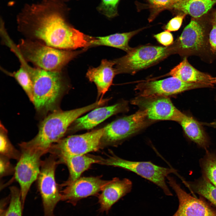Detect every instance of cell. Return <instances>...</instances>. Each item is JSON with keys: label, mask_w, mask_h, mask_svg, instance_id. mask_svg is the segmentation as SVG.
<instances>
[{"label": "cell", "mask_w": 216, "mask_h": 216, "mask_svg": "<svg viewBox=\"0 0 216 216\" xmlns=\"http://www.w3.org/2000/svg\"><path fill=\"white\" fill-rule=\"evenodd\" d=\"M58 0L26 5L18 15V29L26 39L55 48L72 50L89 47L92 37L68 23Z\"/></svg>", "instance_id": "obj_1"}, {"label": "cell", "mask_w": 216, "mask_h": 216, "mask_svg": "<svg viewBox=\"0 0 216 216\" xmlns=\"http://www.w3.org/2000/svg\"><path fill=\"white\" fill-rule=\"evenodd\" d=\"M32 80L33 103L37 113L44 118L59 110V104L65 89L62 70L49 71L29 64L21 56L18 57Z\"/></svg>", "instance_id": "obj_2"}, {"label": "cell", "mask_w": 216, "mask_h": 216, "mask_svg": "<svg viewBox=\"0 0 216 216\" xmlns=\"http://www.w3.org/2000/svg\"><path fill=\"white\" fill-rule=\"evenodd\" d=\"M102 105V102L98 100L81 108L65 111L59 110L51 113L40 123L36 136L29 141L21 143L45 154L52 145L62 138L69 126L79 116Z\"/></svg>", "instance_id": "obj_3"}, {"label": "cell", "mask_w": 216, "mask_h": 216, "mask_svg": "<svg viewBox=\"0 0 216 216\" xmlns=\"http://www.w3.org/2000/svg\"><path fill=\"white\" fill-rule=\"evenodd\" d=\"M16 47L27 62L49 71L62 70L70 61L86 50L84 48L74 51L60 49L26 38L22 39Z\"/></svg>", "instance_id": "obj_4"}, {"label": "cell", "mask_w": 216, "mask_h": 216, "mask_svg": "<svg viewBox=\"0 0 216 216\" xmlns=\"http://www.w3.org/2000/svg\"><path fill=\"white\" fill-rule=\"evenodd\" d=\"M173 54L172 44L165 47L146 45L133 48L124 56L114 60L116 74H134Z\"/></svg>", "instance_id": "obj_5"}, {"label": "cell", "mask_w": 216, "mask_h": 216, "mask_svg": "<svg viewBox=\"0 0 216 216\" xmlns=\"http://www.w3.org/2000/svg\"><path fill=\"white\" fill-rule=\"evenodd\" d=\"M58 164L57 157L50 154L41 162L40 172L37 180L38 189L42 201L44 216H54L55 208L61 200L55 177L56 169Z\"/></svg>", "instance_id": "obj_6"}, {"label": "cell", "mask_w": 216, "mask_h": 216, "mask_svg": "<svg viewBox=\"0 0 216 216\" xmlns=\"http://www.w3.org/2000/svg\"><path fill=\"white\" fill-rule=\"evenodd\" d=\"M100 160L99 164L119 167L133 172L158 185L166 195H172L166 184L165 178L170 174L176 173L173 168L158 166L150 161H130L116 156Z\"/></svg>", "instance_id": "obj_7"}, {"label": "cell", "mask_w": 216, "mask_h": 216, "mask_svg": "<svg viewBox=\"0 0 216 216\" xmlns=\"http://www.w3.org/2000/svg\"><path fill=\"white\" fill-rule=\"evenodd\" d=\"M21 155L16 166L14 179L20 187L21 201L24 208L28 193L32 184L36 180L40 172L43 152L19 144Z\"/></svg>", "instance_id": "obj_8"}, {"label": "cell", "mask_w": 216, "mask_h": 216, "mask_svg": "<svg viewBox=\"0 0 216 216\" xmlns=\"http://www.w3.org/2000/svg\"><path fill=\"white\" fill-rule=\"evenodd\" d=\"M104 128L83 134L62 138L52 145L49 152L57 157L62 155H81L99 148Z\"/></svg>", "instance_id": "obj_9"}, {"label": "cell", "mask_w": 216, "mask_h": 216, "mask_svg": "<svg viewBox=\"0 0 216 216\" xmlns=\"http://www.w3.org/2000/svg\"><path fill=\"white\" fill-rule=\"evenodd\" d=\"M192 18L180 36L172 44L174 54L185 56L199 52L206 44L207 32L205 26Z\"/></svg>", "instance_id": "obj_10"}, {"label": "cell", "mask_w": 216, "mask_h": 216, "mask_svg": "<svg viewBox=\"0 0 216 216\" xmlns=\"http://www.w3.org/2000/svg\"><path fill=\"white\" fill-rule=\"evenodd\" d=\"M138 87L141 96L146 98L165 97L193 89L209 87L203 84L184 82L173 76L146 82L140 84Z\"/></svg>", "instance_id": "obj_11"}, {"label": "cell", "mask_w": 216, "mask_h": 216, "mask_svg": "<svg viewBox=\"0 0 216 216\" xmlns=\"http://www.w3.org/2000/svg\"><path fill=\"white\" fill-rule=\"evenodd\" d=\"M111 181L92 177L79 178L73 182L67 181L61 185L65 187L60 191L61 200L75 206L81 199L97 194Z\"/></svg>", "instance_id": "obj_12"}, {"label": "cell", "mask_w": 216, "mask_h": 216, "mask_svg": "<svg viewBox=\"0 0 216 216\" xmlns=\"http://www.w3.org/2000/svg\"><path fill=\"white\" fill-rule=\"evenodd\" d=\"M147 117V111L145 109L114 121L104 127L102 139L108 142H113L127 138L142 128Z\"/></svg>", "instance_id": "obj_13"}, {"label": "cell", "mask_w": 216, "mask_h": 216, "mask_svg": "<svg viewBox=\"0 0 216 216\" xmlns=\"http://www.w3.org/2000/svg\"><path fill=\"white\" fill-rule=\"evenodd\" d=\"M166 178L179 201L178 209L172 216H216V212L206 203L187 193L172 177Z\"/></svg>", "instance_id": "obj_14"}, {"label": "cell", "mask_w": 216, "mask_h": 216, "mask_svg": "<svg viewBox=\"0 0 216 216\" xmlns=\"http://www.w3.org/2000/svg\"><path fill=\"white\" fill-rule=\"evenodd\" d=\"M132 186L131 182L128 178H113L104 187L98 196L100 211L108 212L113 204L130 192Z\"/></svg>", "instance_id": "obj_15"}, {"label": "cell", "mask_w": 216, "mask_h": 216, "mask_svg": "<svg viewBox=\"0 0 216 216\" xmlns=\"http://www.w3.org/2000/svg\"><path fill=\"white\" fill-rule=\"evenodd\" d=\"M146 109L147 117L154 120H172L179 122L185 115L165 97L155 98L148 104Z\"/></svg>", "instance_id": "obj_16"}, {"label": "cell", "mask_w": 216, "mask_h": 216, "mask_svg": "<svg viewBox=\"0 0 216 216\" xmlns=\"http://www.w3.org/2000/svg\"><path fill=\"white\" fill-rule=\"evenodd\" d=\"M114 60H102L96 68H90L86 74L89 80L94 82L97 87L98 96H103L112 84L115 76L117 74Z\"/></svg>", "instance_id": "obj_17"}, {"label": "cell", "mask_w": 216, "mask_h": 216, "mask_svg": "<svg viewBox=\"0 0 216 216\" xmlns=\"http://www.w3.org/2000/svg\"><path fill=\"white\" fill-rule=\"evenodd\" d=\"M188 83L205 84L209 87L216 84V77L195 68L188 62L186 58L170 70L167 74Z\"/></svg>", "instance_id": "obj_18"}, {"label": "cell", "mask_w": 216, "mask_h": 216, "mask_svg": "<svg viewBox=\"0 0 216 216\" xmlns=\"http://www.w3.org/2000/svg\"><path fill=\"white\" fill-rule=\"evenodd\" d=\"M122 105L118 104L112 106L97 107L74 122L75 127L78 130L92 129L110 116L119 112Z\"/></svg>", "instance_id": "obj_19"}, {"label": "cell", "mask_w": 216, "mask_h": 216, "mask_svg": "<svg viewBox=\"0 0 216 216\" xmlns=\"http://www.w3.org/2000/svg\"><path fill=\"white\" fill-rule=\"evenodd\" d=\"M59 163H64L69 172L68 181L73 182L80 178L81 174L94 163L99 164L100 160L94 159L85 155H62L57 157Z\"/></svg>", "instance_id": "obj_20"}, {"label": "cell", "mask_w": 216, "mask_h": 216, "mask_svg": "<svg viewBox=\"0 0 216 216\" xmlns=\"http://www.w3.org/2000/svg\"><path fill=\"white\" fill-rule=\"evenodd\" d=\"M142 29V28L128 32L116 33L104 37H93L89 47L106 46L120 49L128 53L133 48L129 46L130 40Z\"/></svg>", "instance_id": "obj_21"}, {"label": "cell", "mask_w": 216, "mask_h": 216, "mask_svg": "<svg viewBox=\"0 0 216 216\" xmlns=\"http://www.w3.org/2000/svg\"><path fill=\"white\" fill-rule=\"evenodd\" d=\"M216 3V0H183L176 4L172 9L197 19L207 14Z\"/></svg>", "instance_id": "obj_22"}, {"label": "cell", "mask_w": 216, "mask_h": 216, "mask_svg": "<svg viewBox=\"0 0 216 216\" xmlns=\"http://www.w3.org/2000/svg\"><path fill=\"white\" fill-rule=\"evenodd\" d=\"M179 123L191 141L203 148L207 146L208 140L200 123L185 115Z\"/></svg>", "instance_id": "obj_23"}, {"label": "cell", "mask_w": 216, "mask_h": 216, "mask_svg": "<svg viewBox=\"0 0 216 216\" xmlns=\"http://www.w3.org/2000/svg\"><path fill=\"white\" fill-rule=\"evenodd\" d=\"M195 192L202 196L216 206V187L205 177L188 185Z\"/></svg>", "instance_id": "obj_24"}, {"label": "cell", "mask_w": 216, "mask_h": 216, "mask_svg": "<svg viewBox=\"0 0 216 216\" xmlns=\"http://www.w3.org/2000/svg\"><path fill=\"white\" fill-rule=\"evenodd\" d=\"M1 70L6 74L14 77L23 89L30 100L33 101V84L31 78L25 68L20 65L16 71H9L2 68Z\"/></svg>", "instance_id": "obj_25"}, {"label": "cell", "mask_w": 216, "mask_h": 216, "mask_svg": "<svg viewBox=\"0 0 216 216\" xmlns=\"http://www.w3.org/2000/svg\"><path fill=\"white\" fill-rule=\"evenodd\" d=\"M0 155L8 158L18 161L21 155V152L16 149L8 138V131L1 122L0 124Z\"/></svg>", "instance_id": "obj_26"}, {"label": "cell", "mask_w": 216, "mask_h": 216, "mask_svg": "<svg viewBox=\"0 0 216 216\" xmlns=\"http://www.w3.org/2000/svg\"><path fill=\"white\" fill-rule=\"evenodd\" d=\"M10 199L5 216H22L23 209L20 189L15 186L10 187Z\"/></svg>", "instance_id": "obj_27"}, {"label": "cell", "mask_w": 216, "mask_h": 216, "mask_svg": "<svg viewBox=\"0 0 216 216\" xmlns=\"http://www.w3.org/2000/svg\"><path fill=\"white\" fill-rule=\"evenodd\" d=\"M202 167L206 178L216 187V156L208 153L202 162Z\"/></svg>", "instance_id": "obj_28"}, {"label": "cell", "mask_w": 216, "mask_h": 216, "mask_svg": "<svg viewBox=\"0 0 216 216\" xmlns=\"http://www.w3.org/2000/svg\"><path fill=\"white\" fill-rule=\"evenodd\" d=\"M150 4L153 10V14L149 19L152 21L160 11L165 9H172L174 5L182 1L181 0H147Z\"/></svg>", "instance_id": "obj_29"}, {"label": "cell", "mask_w": 216, "mask_h": 216, "mask_svg": "<svg viewBox=\"0 0 216 216\" xmlns=\"http://www.w3.org/2000/svg\"><path fill=\"white\" fill-rule=\"evenodd\" d=\"M119 0H101L98 10L108 18L115 17L117 14V8Z\"/></svg>", "instance_id": "obj_30"}, {"label": "cell", "mask_w": 216, "mask_h": 216, "mask_svg": "<svg viewBox=\"0 0 216 216\" xmlns=\"http://www.w3.org/2000/svg\"><path fill=\"white\" fill-rule=\"evenodd\" d=\"M10 159L2 155L0 156V176L3 177L14 173L15 167L11 164Z\"/></svg>", "instance_id": "obj_31"}, {"label": "cell", "mask_w": 216, "mask_h": 216, "mask_svg": "<svg viewBox=\"0 0 216 216\" xmlns=\"http://www.w3.org/2000/svg\"><path fill=\"white\" fill-rule=\"evenodd\" d=\"M186 14L181 13L171 19L164 27L165 30L169 32L176 31L181 27Z\"/></svg>", "instance_id": "obj_32"}, {"label": "cell", "mask_w": 216, "mask_h": 216, "mask_svg": "<svg viewBox=\"0 0 216 216\" xmlns=\"http://www.w3.org/2000/svg\"><path fill=\"white\" fill-rule=\"evenodd\" d=\"M154 37L159 43L166 46H170L174 42L172 35L167 30L155 34Z\"/></svg>", "instance_id": "obj_33"}, {"label": "cell", "mask_w": 216, "mask_h": 216, "mask_svg": "<svg viewBox=\"0 0 216 216\" xmlns=\"http://www.w3.org/2000/svg\"><path fill=\"white\" fill-rule=\"evenodd\" d=\"M209 41L212 52L216 54V23L212 24L209 35Z\"/></svg>", "instance_id": "obj_34"}, {"label": "cell", "mask_w": 216, "mask_h": 216, "mask_svg": "<svg viewBox=\"0 0 216 216\" xmlns=\"http://www.w3.org/2000/svg\"><path fill=\"white\" fill-rule=\"evenodd\" d=\"M10 195L8 197L1 199L0 203V216H5L7 208V205L9 203Z\"/></svg>", "instance_id": "obj_35"}, {"label": "cell", "mask_w": 216, "mask_h": 216, "mask_svg": "<svg viewBox=\"0 0 216 216\" xmlns=\"http://www.w3.org/2000/svg\"><path fill=\"white\" fill-rule=\"evenodd\" d=\"M202 123L203 124L216 128V120L212 122L209 123Z\"/></svg>", "instance_id": "obj_36"}, {"label": "cell", "mask_w": 216, "mask_h": 216, "mask_svg": "<svg viewBox=\"0 0 216 216\" xmlns=\"http://www.w3.org/2000/svg\"><path fill=\"white\" fill-rule=\"evenodd\" d=\"M212 24L216 23V11L213 14L211 19Z\"/></svg>", "instance_id": "obj_37"}, {"label": "cell", "mask_w": 216, "mask_h": 216, "mask_svg": "<svg viewBox=\"0 0 216 216\" xmlns=\"http://www.w3.org/2000/svg\"><path fill=\"white\" fill-rule=\"evenodd\" d=\"M181 0V1H183V0Z\"/></svg>", "instance_id": "obj_38"}]
</instances>
